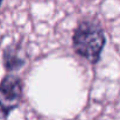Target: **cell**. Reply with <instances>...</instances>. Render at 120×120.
Here are the masks:
<instances>
[{"label":"cell","mask_w":120,"mask_h":120,"mask_svg":"<svg viewBox=\"0 0 120 120\" xmlns=\"http://www.w3.org/2000/svg\"><path fill=\"white\" fill-rule=\"evenodd\" d=\"M106 43L105 33L100 23L93 19L82 20L72 35L75 52L90 64H97Z\"/></svg>","instance_id":"obj_1"},{"label":"cell","mask_w":120,"mask_h":120,"mask_svg":"<svg viewBox=\"0 0 120 120\" xmlns=\"http://www.w3.org/2000/svg\"><path fill=\"white\" fill-rule=\"evenodd\" d=\"M23 85L20 77L6 75L0 82V119H6L21 103Z\"/></svg>","instance_id":"obj_2"},{"label":"cell","mask_w":120,"mask_h":120,"mask_svg":"<svg viewBox=\"0 0 120 120\" xmlns=\"http://www.w3.org/2000/svg\"><path fill=\"white\" fill-rule=\"evenodd\" d=\"M2 61L7 71H18L27 63V54L21 44L12 43L4 49Z\"/></svg>","instance_id":"obj_3"},{"label":"cell","mask_w":120,"mask_h":120,"mask_svg":"<svg viewBox=\"0 0 120 120\" xmlns=\"http://www.w3.org/2000/svg\"><path fill=\"white\" fill-rule=\"evenodd\" d=\"M2 1H4V0H0V6L2 5Z\"/></svg>","instance_id":"obj_4"}]
</instances>
